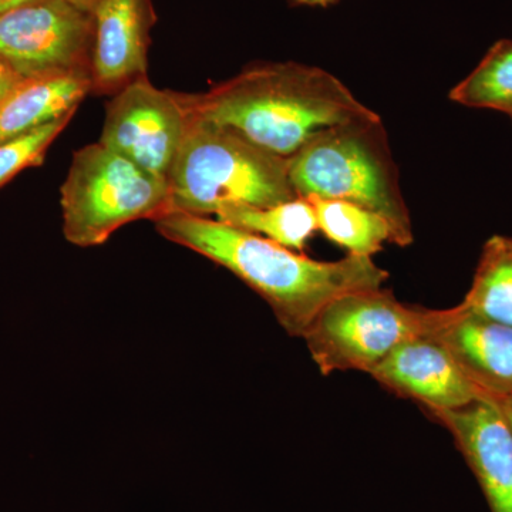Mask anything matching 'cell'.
<instances>
[{"label":"cell","instance_id":"obj_4","mask_svg":"<svg viewBox=\"0 0 512 512\" xmlns=\"http://www.w3.org/2000/svg\"><path fill=\"white\" fill-rule=\"evenodd\" d=\"M288 163L298 197L360 205L389 222L394 245L413 244L409 208L380 116L323 131Z\"/></svg>","mask_w":512,"mask_h":512},{"label":"cell","instance_id":"obj_10","mask_svg":"<svg viewBox=\"0 0 512 512\" xmlns=\"http://www.w3.org/2000/svg\"><path fill=\"white\" fill-rule=\"evenodd\" d=\"M451 434L476 476L491 512H512V433L490 399L429 413Z\"/></svg>","mask_w":512,"mask_h":512},{"label":"cell","instance_id":"obj_21","mask_svg":"<svg viewBox=\"0 0 512 512\" xmlns=\"http://www.w3.org/2000/svg\"><path fill=\"white\" fill-rule=\"evenodd\" d=\"M500 407L501 413H503L505 421H507L508 427H510L512 433V396L505 397V399L497 402Z\"/></svg>","mask_w":512,"mask_h":512},{"label":"cell","instance_id":"obj_5","mask_svg":"<svg viewBox=\"0 0 512 512\" xmlns=\"http://www.w3.org/2000/svg\"><path fill=\"white\" fill-rule=\"evenodd\" d=\"M60 204L64 238L80 248L99 247L124 225L170 212L167 180L101 143L74 153Z\"/></svg>","mask_w":512,"mask_h":512},{"label":"cell","instance_id":"obj_19","mask_svg":"<svg viewBox=\"0 0 512 512\" xmlns=\"http://www.w3.org/2000/svg\"><path fill=\"white\" fill-rule=\"evenodd\" d=\"M20 82H22V79L18 74L0 60V101L5 99Z\"/></svg>","mask_w":512,"mask_h":512},{"label":"cell","instance_id":"obj_1","mask_svg":"<svg viewBox=\"0 0 512 512\" xmlns=\"http://www.w3.org/2000/svg\"><path fill=\"white\" fill-rule=\"evenodd\" d=\"M158 234L228 269L274 312L288 335L302 338L323 306L345 293L382 288L389 272L373 258L318 261L210 217L171 212L154 221Z\"/></svg>","mask_w":512,"mask_h":512},{"label":"cell","instance_id":"obj_12","mask_svg":"<svg viewBox=\"0 0 512 512\" xmlns=\"http://www.w3.org/2000/svg\"><path fill=\"white\" fill-rule=\"evenodd\" d=\"M433 335L487 399L512 396V328L467 311L444 309Z\"/></svg>","mask_w":512,"mask_h":512},{"label":"cell","instance_id":"obj_8","mask_svg":"<svg viewBox=\"0 0 512 512\" xmlns=\"http://www.w3.org/2000/svg\"><path fill=\"white\" fill-rule=\"evenodd\" d=\"M188 124L181 93L158 89L143 76L107 103L99 143L167 180Z\"/></svg>","mask_w":512,"mask_h":512},{"label":"cell","instance_id":"obj_15","mask_svg":"<svg viewBox=\"0 0 512 512\" xmlns=\"http://www.w3.org/2000/svg\"><path fill=\"white\" fill-rule=\"evenodd\" d=\"M460 305L512 328V237L493 235L487 239L473 284Z\"/></svg>","mask_w":512,"mask_h":512},{"label":"cell","instance_id":"obj_16","mask_svg":"<svg viewBox=\"0 0 512 512\" xmlns=\"http://www.w3.org/2000/svg\"><path fill=\"white\" fill-rule=\"evenodd\" d=\"M318 220V231L329 241L345 248L348 255L373 258L382 251L384 242H392L389 222L352 202L308 198Z\"/></svg>","mask_w":512,"mask_h":512},{"label":"cell","instance_id":"obj_11","mask_svg":"<svg viewBox=\"0 0 512 512\" xmlns=\"http://www.w3.org/2000/svg\"><path fill=\"white\" fill-rule=\"evenodd\" d=\"M148 0H103L94 10L93 93L116 94L147 76Z\"/></svg>","mask_w":512,"mask_h":512},{"label":"cell","instance_id":"obj_9","mask_svg":"<svg viewBox=\"0 0 512 512\" xmlns=\"http://www.w3.org/2000/svg\"><path fill=\"white\" fill-rule=\"evenodd\" d=\"M369 376L397 396L421 404L427 413L450 412L487 399L433 332L404 342Z\"/></svg>","mask_w":512,"mask_h":512},{"label":"cell","instance_id":"obj_3","mask_svg":"<svg viewBox=\"0 0 512 512\" xmlns=\"http://www.w3.org/2000/svg\"><path fill=\"white\" fill-rule=\"evenodd\" d=\"M170 212L210 217L224 207H269L298 198L288 158L228 128L194 119L167 175Z\"/></svg>","mask_w":512,"mask_h":512},{"label":"cell","instance_id":"obj_22","mask_svg":"<svg viewBox=\"0 0 512 512\" xmlns=\"http://www.w3.org/2000/svg\"><path fill=\"white\" fill-rule=\"evenodd\" d=\"M295 5L311 6V8H328L340 0H292Z\"/></svg>","mask_w":512,"mask_h":512},{"label":"cell","instance_id":"obj_17","mask_svg":"<svg viewBox=\"0 0 512 512\" xmlns=\"http://www.w3.org/2000/svg\"><path fill=\"white\" fill-rule=\"evenodd\" d=\"M451 101L471 109L503 111L512 107V40H500L463 82L448 94Z\"/></svg>","mask_w":512,"mask_h":512},{"label":"cell","instance_id":"obj_14","mask_svg":"<svg viewBox=\"0 0 512 512\" xmlns=\"http://www.w3.org/2000/svg\"><path fill=\"white\" fill-rule=\"evenodd\" d=\"M215 220L252 232L296 252H302L318 231L315 208L308 198L302 197L269 207L231 205L221 208Z\"/></svg>","mask_w":512,"mask_h":512},{"label":"cell","instance_id":"obj_18","mask_svg":"<svg viewBox=\"0 0 512 512\" xmlns=\"http://www.w3.org/2000/svg\"><path fill=\"white\" fill-rule=\"evenodd\" d=\"M73 116L64 117L22 136L0 143V188L23 170L39 167L53 141L69 126Z\"/></svg>","mask_w":512,"mask_h":512},{"label":"cell","instance_id":"obj_2","mask_svg":"<svg viewBox=\"0 0 512 512\" xmlns=\"http://www.w3.org/2000/svg\"><path fill=\"white\" fill-rule=\"evenodd\" d=\"M181 97L194 119L284 158L329 128L379 117L332 73L293 62L256 64L210 92Z\"/></svg>","mask_w":512,"mask_h":512},{"label":"cell","instance_id":"obj_24","mask_svg":"<svg viewBox=\"0 0 512 512\" xmlns=\"http://www.w3.org/2000/svg\"><path fill=\"white\" fill-rule=\"evenodd\" d=\"M503 113L507 114V116L510 117V119L512 120V107H511V109L503 111Z\"/></svg>","mask_w":512,"mask_h":512},{"label":"cell","instance_id":"obj_13","mask_svg":"<svg viewBox=\"0 0 512 512\" xmlns=\"http://www.w3.org/2000/svg\"><path fill=\"white\" fill-rule=\"evenodd\" d=\"M93 93L89 70L22 80L0 101V143L67 116Z\"/></svg>","mask_w":512,"mask_h":512},{"label":"cell","instance_id":"obj_7","mask_svg":"<svg viewBox=\"0 0 512 512\" xmlns=\"http://www.w3.org/2000/svg\"><path fill=\"white\" fill-rule=\"evenodd\" d=\"M93 37L92 13L67 0H36L0 15V60L22 80L90 72Z\"/></svg>","mask_w":512,"mask_h":512},{"label":"cell","instance_id":"obj_23","mask_svg":"<svg viewBox=\"0 0 512 512\" xmlns=\"http://www.w3.org/2000/svg\"><path fill=\"white\" fill-rule=\"evenodd\" d=\"M67 2L72 3V5L77 6V8L84 10V12L94 13V10L97 9V6L100 5L103 0H67Z\"/></svg>","mask_w":512,"mask_h":512},{"label":"cell","instance_id":"obj_6","mask_svg":"<svg viewBox=\"0 0 512 512\" xmlns=\"http://www.w3.org/2000/svg\"><path fill=\"white\" fill-rule=\"evenodd\" d=\"M443 312L406 305L383 286L360 289L323 306L302 339L322 375H369L407 340L434 332Z\"/></svg>","mask_w":512,"mask_h":512},{"label":"cell","instance_id":"obj_20","mask_svg":"<svg viewBox=\"0 0 512 512\" xmlns=\"http://www.w3.org/2000/svg\"><path fill=\"white\" fill-rule=\"evenodd\" d=\"M33 2H36V0H0V15L10 12V10L22 8V6Z\"/></svg>","mask_w":512,"mask_h":512}]
</instances>
